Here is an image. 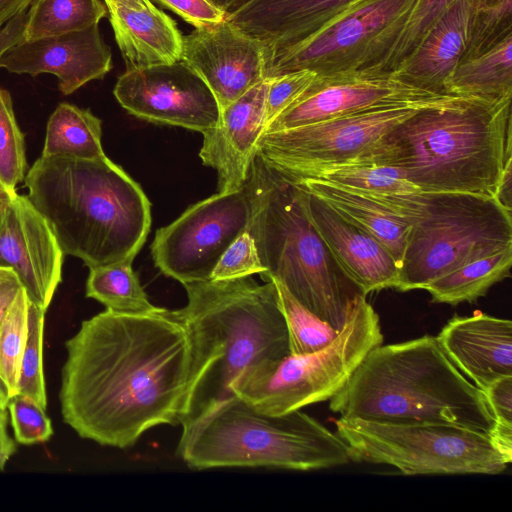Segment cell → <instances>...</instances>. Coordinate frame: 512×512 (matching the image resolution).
Wrapping results in <instances>:
<instances>
[{"mask_svg": "<svg viewBox=\"0 0 512 512\" xmlns=\"http://www.w3.org/2000/svg\"><path fill=\"white\" fill-rule=\"evenodd\" d=\"M227 16L236 12L252 0H209Z\"/></svg>", "mask_w": 512, "mask_h": 512, "instance_id": "48", "label": "cell"}, {"mask_svg": "<svg viewBox=\"0 0 512 512\" xmlns=\"http://www.w3.org/2000/svg\"><path fill=\"white\" fill-rule=\"evenodd\" d=\"M183 286L187 304L169 310L184 326L191 346L182 430L233 396V385L246 372L291 354L273 281L258 284L247 276Z\"/></svg>", "mask_w": 512, "mask_h": 512, "instance_id": "2", "label": "cell"}, {"mask_svg": "<svg viewBox=\"0 0 512 512\" xmlns=\"http://www.w3.org/2000/svg\"><path fill=\"white\" fill-rule=\"evenodd\" d=\"M250 222V221H249ZM254 237L249 224L228 246L214 267L210 280H226L263 274Z\"/></svg>", "mask_w": 512, "mask_h": 512, "instance_id": "39", "label": "cell"}, {"mask_svg": "<svg viewBox=\"0 0 512 512\" xmlns=\"http://www.w3.org/2000/svg\"><path fill=\"white\" fill-rule=\"evenodd\" d=\"M17 192H11L9 191L5 186H3L0 182V202H7L9 201L13 195Z\"/></svg>", "mask_w": 512, "mask_h": 512, "instance_id": "50", "label": "cell"}, {"mask_svg": "<svg viewBox=\"0 0 512 512\" xmlns=\"http://www.w3.org/2000/svg\"><path fill=\"white\" fill-rule=\"evenodd\" d=\"M134 259L90 268L86 296L106 310L124 315H155L165 308L153 305L132 268Z\"/></svg>", "mask_w": 512, "mask_h": 512, "instance_id": "30", "label": "cell"}, {"mask_svg": "<svg viewBox=\"0 0 512 512\" xmlns=\"http://www.w3.org/2000/svg\"><path fill=\"white\" fill-rule=\"evenodd\" d=\"M45 311L30 300L27 338L21 360L18 394L47 407L43 374V330Z\"/></svg>", "mask_w": 512, "mask_h": 512, "instance_id": "36", "label": "cell"}, {"mask_svg": "<svg viewBox=\"0 0 512 512\" xmlns=\"http://www.w3.org/2000/svg\"><path fill=\"white\" fill-rule=\"evenodd\" d=\"M456 97L431 94L405 84L391 74L332 78L316 76L294 103L266 125L263 133L295 128L368 109L400 105L430 106Z\"/></svg>", "mask_w": 512, "mask_h": 512, "instance_id": "15", "label": "cell"}, {"mask_svg": "<svg viewBox=\"0 0 512 512\" xmlns=\"http://www.w3.org/2000/svg\"><path fill=\"white\" fill-rule=\"evenodd\" d=\"M472 0H456L391 75L397 80L440 96L465 57Z\"/></svg>", "mask_w": 512, "mask_h": 512, "instance_id": "23", "label": "cell"}, {"mask_svg": "<svg viewBox=\"0 0 512 512\" xmlns=\"http://www.w3.org/2000/svg\"><path fill=\"white\" fill-rule=\"evenodd\" d=\"M512 246L469 261L424 287L435 303L457 305L474 302L497 282L509 276Z\"/></svg>", "mask_w": 512, "mask_h": 512, "instance_id": "28", "label": "cell"}, {"mask_svg": "<svg viewBox=\"0 0 512 512\" xmlns=\"http://www.w3.org/2000/svg\"><path fill=\"white\" fill-rule=\"evenodd\" d=\"M291 183L380 241L401 266L411 229L407 219L366 195L321 180Z\"/></svg>", "mask_w": 512, "mask_h": 512, "instance_id": "25", "label": "cell"}, {"mask_svg": "<svg viewBox=\"0 0 512 512\" xmlns=\"http://www.w3.org/2000/svg\"><path fill=\"white\" fill-rule=\"evenodd\" d=\"M101 135V120L89 109L60 103L48 119L41 156L88 160L106 157Z\"/></svg>", "mask_w": 512, "mask_h": 512, "instance_id": "27", "label": "cell"}, {"mask_svg": "<svg viewBox=\"0 0 512 512\" xmlns=\"http://www.w3.org/2000/svg\"><path fill=\"white\" fill-rule=\"evenodd\" d=\"M273 282L286 321L291 354L304 355L315 352L337 336L339 331L300 304L281 283Z\"/></svg>", "mask_w": 512, "mask_h": 512, "instance_id": "33", "label": "cell"}, {"mask_svg": "<svg viewBox=\"0 0 512 512\" xmlns=\"http://www.w3.org/2000/svg\"><path fill=\"white\" fill-rule=\"evenodd\" d=\"M22 289L23 286L15 272L0 267V324Z\"/></svg>", "mask_w": 512, "mask_h": 512, "instance_id": "44", "label": "cell"}, {"mask_svg": "<svg viewBox=\"0 0 512 512\" xmlns=\"http://www.w3.org/2000/svg\"><path fill=\"white\" fill-rule=\"evenodd\" d=\"M127 69L181 60L182 35L176 23L154 5L140 10L105 4Z\"/></svg>", "mask_w": 512, "mask_h": 512, "instance_id": "24", "label": "cell"}, {"mask_svg": "<svg viewBox=\"0 0 512 512\" xmlns=\"http://www.w3.org/2000/svg\"><path fill=\"white\" fill-rule=\"evenodd\" d=\"M27 173L24 135L13 110L9 92L0 88V182L11 192Z\"/></svg>", "mask_w": 512, "mask_h": 512, "instance_id": "35", "label": "cell"}, {"mask_svg": "<svg viewBox=\"0 0 512 512\" xmlns=\"http://www.w3.org/2000/svg\"><path fill=\"white\" fill-rule=\"evenodd\" d=\"M104 3L117 4L135 10L145 9L153 5L150 0H104Z\"/></svg>", "mask_w": 512, "mask_h": 512, "instance_id": "49", "label": "cell"}, {"mask_svg": "<svg viewBox=\"0 0 512 512\" xmlns=\"http://www.w3.org/2000/svg\"><path fill=\"white\" fill-rule=\"evenodd\" d=\"M15 439L30 445L46 442L53 434L45 409L31 398L16 394L7 404Z\"/></svg>", "mask_w": 512, "mask_h": 512, "instance_id": "38", "label": "cell"}, {"mask_svg": "<svg viewBox=\"0 0 512 512\" xmlns=\"http://www.w3.org/2000/svg\"><path fill=\"white\" fill-rule=\"evenodd\" d=\"M30 17L29 8L21 11L0 28V57L24 39Z\"/></svg>", "mask_w": 512, "mask_h": 512, "instance_id": "43", "label": "cell"}, {"mask_svg": "<svg viewBox=\"0 0 512 512\" xmlns=\"http://www.w3.org/2000/svg\"><path fill=\"white\" fill-rule=\"evenodd\" d=\"M356 192V191H355ZM366 195L410 223L396 290L424 289L459 266L512 246V217L491 196L417 191Z\"/></svg>", "mask_w": 512, "mask_h": 512, "instance_id": "8", "label": "cell"}, {"mask_svg": "<svg viewBox=\"0 0 512 512\" xmlns=\"http://www.w3.org/2000/svg\"><path fill=\"white\" fill-rule=\"evenodd\" d=\"M382 343L379 316L366 296L358 295L329 344L312 353L263 363L242 375L232 391L268 414L299 410L335 396L365 356Z\"/></svg>", "mask_w": 512, "mask_h": 512, "instance_id": "9", "label": "cell"}, {"mask_svg": "<svg viewBox=\"0 0 512 512\" xmlns=\"http://www.w3.org/2000/svg\"><path fill=\"white\" fill-rule=\"evenodd\" d=\"M511 100L458 96L422 107L381 140L372 160L421 191L494 197L511 152Z\"/></svg>", "mask_w": 512, "mask_h": 512, "instance_id": "4", "label": "cell"}, {"mask_svg": "<svg viewBox=\"0 0 512 512\" xmlns=\"http://www.w3.org/2000/svg\"><path fill=\"white\" fill-rule=\"evenodd\" d=\"M361 0H252L226 19L261 41L269 54L316 33Z\"/></svg>", "mask_w": 512, "mask_h": 512, "instance_id": "22", "label": "cell"}, {"mask_svg": "<svg viewBox=\"0 0 512 512\" xmlns=\"http://www.w3.org/2000/svg\"><path fill=\"white\" fill-rule=\"evenodd\" d=\"M195 28L207 27L226 19V14L209 0H156Z\"/></svg>", "mask_w": 512, "mask_h": 512, "instance_id": "42", "label": "cell"}, {"mask_svg": "<svg viewBox=\"0 0 512 512\" xmlns=\"http://www.w3.org/2000/svg\"><path fill=\"white\" fill-rule=\"evenodd\" d=\"M303 179L321 180L370 194H407L421 191L405 178L398 167L367 159L315 167L285 180L297 182Z\"/></svg>", "mask_w": 512, "mask_h": 512, "instance_id": "29", "label": "cell"}, {"mask_svg": "<svg viewBox=\"0 0 512 512\" xmlns=\"http://www.w3.org/2000/svg\"><path fill=\"white\" fill-rule=\"evenodd\" d=\"M298 189L311 224L340 270L361 293L367 296L382 289H396L400 266L389 250L322 201Z\"/></svg>", "mask_w": 512, "mask_h": 512, "instance_id": "20", "label": "cell"}, {"mask_svg": "<svg viewBox=\"0 0 512 512\" xmlns=\"http://www.w3.org/2000/svg\"><path fill=\"white\" fill-rule=\"evenodd\" d=\"M447 90L453 96L489 101L512 98V34L462 61L449 77Z\"/></svg>", "mask_w": 512, "mask_h": 512, "instance_id": "26", "label": "cell"}, {"mask_svg": "<svg viewBox=\"0 0 512 512\" xmlns=\"http://www.w3.org/2000/svg\"><path fill=\"white\" fill-rule=\"evenodd\" d=\"M456 0H418L385 67L391 74L412 52Z\"/></svg>", "mask_w": 512, "mask_h": 512, "instance_id": "37", "label": "cell"}, {"mask_svg": "<svg viewBox=\"0 0 512 512\" xmlns=\"http://www.w3.org/2000/svg\"><path fill=\"white\" fill-rule=\"evenodd\" d=\"M251 213L246 181L239 190L197 202L157 230L151 245L155 265L183 285L210 280L222 254L249 224Z\"/></svg>", "mask_w": 512, "mask_h": 512, "instance_id": "13", "label": "cell"}, {"mask_svg": "<svg viewBox=\"0 0 512 512\" xmlns=\"http://www.w3.org/2000/svg\"><path fill=\"white\" fill-rule=\"evenodd\" d=\"M273 78L262 81L220 111L217 124L202 133L199 156L217 172L218 192L243 187L265 129L266 97Z\"/></svg>", "mask_w": 512, "mask_h": 512, "instance_id": "19", "label": "cell"}, {"mask_svg": "<svg viewBox=\"0 0 512 512\" xmlns=\"http://www.w3.org/2000/svg\"><path fill=\"white\" fill-rule=\"evenodd\" d=\"M483 393L495 421L492 438L512 461V375L494 381Z\"/></svg>", "mask_w": 512, "mask_h": 512, "instance_id": "40", "label": "cell"}, {"mask_svg": "<svg viewBox=\"0 0 512 512\" xmlns=\"http://www.w3.org/2000/svg\"><path fill=\"white\" fill-rule=\"evenodd\" d=\"M113 93L124 109L141 119L200 133L213 128L220 116L211 89L182 60L126 69Z\"/></svg>", "mask_w": 512, "mask_h": 512, "instance_id": "14", "label": "cell"}, {"mask_svg": "<svg viewBox=\"0 0 512 512\" xmlns=\"http://www.w3.org/2000/svg\"><path fill=\"white\" fill-rule=\"evenodd\" d=\"M512 174V161H509L500 177L497 184L496 193L494 198L503 206L506 210L511 212V177Z\"/></svg>", "mask_w": 512, "mask_h": 512, "instance_id": "45", "label": "cell"}, {"mask_svg": "<svg viewBox=\"0 0 512 512\" xmlns=\"http://www.w3.org/2000/svg\"><path fill=\"white\" fill-rule=\"evenodd\" d=\"M64 255L46 219L27 196L15 193L0 213V267L14 271L45 312L61 282Z\"/></svg>", "mask_w": 512, "mask_h": 512, "instance_id": "16", "label": "cell"}, {"mask_svg": "<svg viewBox=\"0 0 512 512\" xmlns=\"http://www.w3.org/2000/svg\"><path fill=\"white\" fill-rule=\"evenodd\" d=\"M246 183L252 200L249 228L265 268L261 278L281 283L300 304L340 331L352 303L363 294L311 224L298 187L257 155Z\"/></svg>", "mask_w": 512, "mask_h": 512, "instance_id": "6", "label": "cell"}, {"mask_svg": "<svg viewBox=\"0 0 512 512\" xmlns=\"http://www.w3.org/2000/svg\"><path fill=\"white\" fill-rule=\"evenodd\" d=\"M422 107L427 106L374 108L263 133L256 155L284 179L315 167L371 160L382 138Z\"/></svg>", "mask_w": 512, "mask_h": 512, "instance_id": "12", "label": "cell"}, {"mask_svg": "<svg viewBox=\"0 0 512 512\" xmlns=\"http://www.w3.org/2000/svg\"><path fill=\"white\" fill-rule=\"evenodd\" d=\"M177 453L193 470L308 471L351 462L346 443L300 409L268 414L236 394L182 430Z\"/></svg>", "mask_w": 512, "mask_h": 512, "instance_id": "7", "label": "cell"}, {"mask_svg": "<svg viewBox=\"0 0 512 512\" xmlns=\"http://www.w3.org/2000/svg\"><path fill=\"white\" fill-rule=\"evenodd\" d=\"M512 34V0H472L462 61L478 56Z\"/></svg>", "mask_w": 512, "mask_h": 512, "instance_id": "34", "label": "cell"}, {"mask_svg": "<svg viewBox=\"0 0 512 512\" xmlns=\"http://www.w3.org/2000/svg\"><path fill=\"white\" fill-rule=\"evenodd\" d=\"M29 11L24 40L81 30L108 12L100 0H33Z\"/></svg>", "mask_w": 512, "mask_h": 512, "instance_id": "31", "label": "cell"}, {"mask_svg": "<svg viewBox=\"0 0 512 512\" xmlns=\"http://www.w3.org/2000/svg\"><path fill=\"white\" fill-rule=\"evenodd\" d=\"M5 203H6V202H0V213H1V211H2V209H3V207H4V204H5Z\"/></svg>", "mask_w": 512, "mask_h": 512, "instance_id": "52", "label": "cell"}, {"mask_svg": "<svg viewBox=\"0 0 512 512\" xmlns=\"http://www.w3.org/2000/svg\"><path fill=\"white\" fill-rule=\"evenodd\" d=\"M59 393L63 420L80 437L120 449L149 429L177 425L190 381L191 346L169 310H105L66 341Z\"/></svg>", "mask_w": 512, "mask_h": 512, "instance_id": "1", "label": "cell"}, {"mask_svg": "<svg viewBox=\"0 0 512 512\" xmlns=\"http://www.w3.org/2000/svg\"><path fill=\"white\" fill-rule=\"evenodd\" d=\"M29 304L30 299L23 288L0 324V403L6 408L10 398L18 394Z\"/></svg>", "mask_w": 512, "mask_h": 512, "instance_id": "32", "label": "cell"}, {"mask_svg": "<svg viewBox=\"0 0 512 512\" xmlns=\"http://www.w3.org/2000/svg\"><path fill=\"white\" fill-rule=\"evenodd\" d=\"M181 60L205 81L220 111L266 78L264 44L227 19L183 36Z\"/></svg>", "mask_w": 512, "mask_h": 512, "instance_id": "17", "label": "cell"}, {"mask_svg": "<svg viewBox=\"0 0 512 512\" xmlns=\"http://www.w3.org/2000/svg\"><path fill=\"white\" fill-rule=\"evenodd\" d=\"M33 0H0V28L18 13L29 8Z\"/></svg>", "mask_w": 512, "mask_h": 512, "instance_id": "47", "label": "cell"}, {"mask_svg": "<svg viewBox=\"0 0 512 512\" xmlns=\"http://www.w3.org/2000/svg\"><path fill=\"white\" fill-rule=\"evenodd\" d=\"M329 408L345 419L447 423L491 436L495 426L484 393L428 335L373 348Z\"/></svg>", "mask_w": 512, "mask_h": 512, "instance_id": "5", "label": "cell"}, {"mask_svg": "<svg viewBox=\"0 0 512 512\" xmlns=\"http://www.w3.org/2000/svg\"><path fill=\"white\" fill-rule=\"evenodd\" d=\"M0 68L16 74L58 77L59 90L69 95L91 80L103 78L112 68L110 48L98 24L84 29L22 40L0 57Z\"/></svg>", "mask_w": 512, "mask_h": 512, "instance_id": "18", "label": "cell"}, {"mask_svg": "<svg viewBox=\"0 0 512 512\" xmlns=\"http://www.w3.org/2000/svg\"><path fill=\"white\" fill-rule=\"evenodd\" d=\"M16 446L7 431V413L0 415V471L4 470Z\"/></svg>", "mask_w": 512, "mask_h": 512, "instance_id": "46", "label": "cell"}, {"mask_svg": "<svg viewBox=\"0 0 512 512\" xmlns=\"http://www.w3.org/2000/svg\"><path fill=\"white\" fill-rule=\"evenodd\" d=\"M418 0H361L300 43L269 54L266 78L308 69L319 78L379 76Z\"/></svg>", "mask_w": 512, "mask_h": 512, "instance_id": "11", "label": "cell"}, {"mask_svg": "<svg viewBox=\"0 0 512 512\" xmlns=\"http://www.w3.org/2000/svg\"><path fill=\"white\" fill-rule=\"evenodd\" d=\"M7 413V408L0 403V415Z\"/></svg>", "mask_w": 512, "mask_h": 512, "instance_id": "51", "label": "cell"}, {"mask_svg": "<svg viewBox=\"0 0 512 512\" xmlns=\"http://www.w3.org/2000/svg\"><path fill=\"white\" fill-rule=\"evenodd\" d=\"M27 197L65 255L88 268L134 259L148 236L151 205L141 186L107 156H40L26 173Z\"/></svg>", "mask_w": 512, "mask_h": 512, "instance_id": "3", "label": "cell"}, {"mask_svg": "<svg viewBox=\"0 0 512 512\" xmlns=\"http://www.w3.org/2000/svg\"><path fill=\"white\" fill-rule=\"evenodd\" d=\"M455 367L482 392L512 375V322L483 313L452 317L436 337Z\"/></svg>", "mask_w": 512, "mask_h": 512, "instance_id": "21", "label": "cell"}, {"mask_svg": "<svg viewBox=\"0 0 512 512\" xmlns=\"http://www.w3.org/2000/svg\"><path fill=\"white\" fill-rule=\"evenodd\" d=\"M315 78L316 74L308 69L289 72L273 78L266 97L265 127L294 103Z\"/></svg>", "mask_w": 512, "mask_h": 512, "instance_id": "41", "label": "cell"}, {"mask_svg": "<svg viewBox=\"0 0 512 512\" xmlns=\"http://www.w3.org/2000/svg\"><path fill=\"white\" fill-rule=\"evenodd\" d=\"M351 461L384 464L405 475L498 474L511 461L489 434L447 423L336 421Z\"/></svg>", "mask_w": 512, "mask_h": 512, "instance_id": "10", "label": "cell"}]
</instances>
